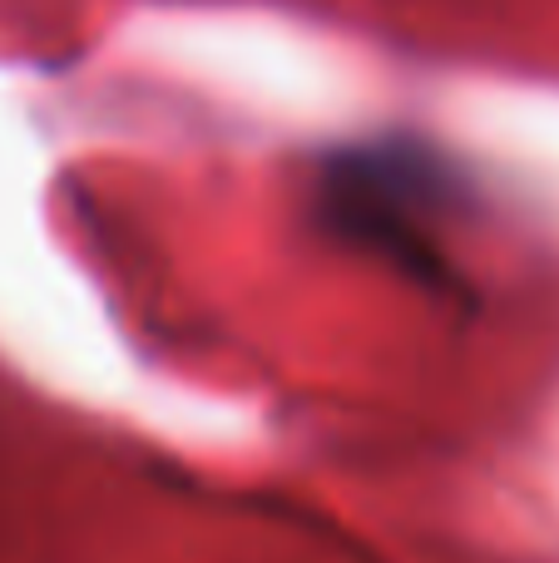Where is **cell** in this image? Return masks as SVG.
Here are the masks:
<instances>
[{
	"label": "cell",
	"instance_id": "6da1fadb",
	"mask_svg": "<svg viewBox=\"0 0 559 563\" xmlns=\"http://www.w3.org/2000/svg\"><path fill=\"white\" fill-rule=\"evenodd\" d=\"M322 213L347 238L402 257L416 267H436L441 253V178L431 164H412L396 154H357L327 174Z\"/></svg>",
	"mask_w": 559,
	"mask_h": 563
}]
</instances>
